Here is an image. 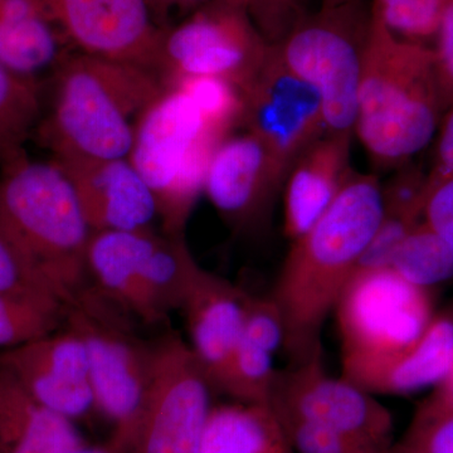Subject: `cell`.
Here are the masks:
<instances>
[{"instance_id":"obj_9","label":"cell","mask_w":453,"mask_h":453,"mask_svg":"<svg viewBox=\"0 0 453 453\" xmlns=\"http://www.w3.org/2000/svg\"><path fill=\"white\" fill-rule=\"evenodd\" d=\"M334 312L344 377L413 347L436 315L431 291L405 281L392 268L356 273Z\"/></svg>"},{"instance_id":"obj_5","label":"cell","mask_w":453,"mask_h":453,"mask_svg":"<svg viewBox=\"0 0 453 453\" xmlns=\"http://www.w3.org/2000/svg\"><path fill=\"white\" fill-rule=\"evenodd\" d=\"M226 136L178 88H164L140 115L129 160L153 192L164 234L183 237L211 155Z\"/></svg>"},{"instance_id":"obj_43","label":"cell","mask_w":453,"mask_h":453,"mask_svg":"<svg viewBox=\"0 0 453 453\" xmlns=\"http://www.w3.org/2000/svg\"><path fill=\"white\" fill-rule=\"evenodd\" d=\"M0 162H2V159H0Z\"/></svg>"},{"instance_id":"obj_15","label":"cell","mask_w":453,"mask_h":453,"mask_svg":"<svg viewBox=\"0 0 453 453\" xmlns=\"http://www.w3.org/2000/svg\"><path fill=\"white\" fill-rule=\"evenodd\" d=\"M11 372L42 405L74 423L96 413L88 351L67 325L19 347L0 350Z\"/></svg>"},{"instance_id":"obj_37","label":"cell","mask_w":453,"mask_h":453,"mask_svg":"<svg viewBox=\"0 0 453 453\" xmlns=\"http://www.w3.org/2000/svg\"><path fill=\"white\" fill-rule=\"evenodd\" d=\"M453 219V178L432 188L426 196L423 220L432 226Z\"/></svg>"},{"instance_id":"obj_4","label":"cell","mask_w":453,"mask_h":453,"mask_svg":"<svg viewBox=\"0 0 453 453\" xmlns=\"http://www.w3.org/2000/svg\"><path fill=\"white\" fill-rule=\"evenodd\" d=\"M371 14L354 133L375 163L401 168L442 120L434 49L396 37Z\"/></svg>"},{"instance_id":"obj_24","label":"cell","mask_w":453,"mask_h":453,"mask_svg":"<svg viewBox=\"0 0 453 453\" xmlns=\"http://www.w3.org/2000/svg\"><path fill=\"white\" fill-rule=\"evenodd\" d=\"M389 268L405 281L431 291L453 279V257L437 229L421 220L396 250Z\"/></svg>"},{"instance_id":"obj_31","label":"cell","mask_w":453,"mask_h":453,"mask_svg":"<svg viewBox=\"0 0 453 453\" xmlns=\"http://www.w3.org/2000/svg\"><path fill=\"white\" fill-rule=\"evenodd\" d=\"M296 453H390L320 425L277 413Z\"/></svg>"},{"instance_id":"obj_40","label":"cell","mask_w":453,"mask_h":453,"mask_svg":"<svg viewBox=\"0 0 453 453\" xmlns=\"http://www.w3.org/2000/svg\"><path fill=\"white\" fill-rule=\"evenodd\" d=\"M437 229L438 234L445 241L447 247L452 253L453 257V219L447 220V222L441 223L440 226H434Z\"/></svg>"},{"instance_id":"obj_14","label":"cell","mask_w":453,"mask_h":453,"mask_svg":"<svg viewBox=\"0 0 453 453\" xmlns=\"http://www.w3.org/2000/svg\"><path fill=\"white\" fill-rule=\"evenodd\" d=\"M65 42L85 55L154 71L164 29L148 0H32Z\"/></svg>"},{"instance_id":"obj_7","label":"cell","mask_w":453,"mask_h":453,"mask_svg":"<svg viewBox=\"0 0 453 453\" xmlns=\"http://www.w3.org/2000/svg\"><path fill=\"white\" fill-rule=\"evenodd\" d=\"M131 318L86 286L65 324L88 351L96 413L112 428L110 442L129 452L153 381L155 345L140 338Z\"/></svg>"},{"instance_id":"obj_18","label":"cell","mask_w":453,"mask_h":453,"mask_svg":"<svg viewBox=\"0 0 453 453\" xmlns=\"http://www.w3.org/2000/svg\"><path fill=\"white\" fill-rule=\"evenodd\" d=\"M250 295L234 283L204 270L188 294L180 311L187 340L211 388L223 393L232 357L242 335Z\"/></svg>"},{"instance_id":"obj_29","label":"cell","mask_w":453,"mask_h":453,"mask_svg":"<svg viewBox=\"0 0 453 453\" xmlns=\"http://www.w3.org/2000/svg\"><path fill=\"white\" fill-rule=\"evenodd\" d=\"M447 0H374L372 12L402 40L426 42L436 37Z\"/></svg>"},{"instance_id":"obj_35","label":"cell","mask_w":453,"mask_h":453,"mask_svg":"<svg viewBox=\"0 0 453 453\" xmlns=\"http://www.w3.org/2000/svg\"><path fill=\"white\" fill-rule=\"evenodd\" d=\"M434 40V67L441 106L445 113L453 105V0L446 2Z\"/></svg>"},{"instance_id":"obj_10","label":"cell","mask_w":453,"mask_h":453,"mask_svg":"<svg viewBox=\"0 0 453 453\" xmlns=\"http://www.w3.org/2000/svg\"><path fill=\"white\" fill-rule=\"evenodd\" d=\"M271 44L243 9L208 3L164 29L155 73L164 88L192 77H217L246 91Z\"/></svg>"},{"instance_id":"obj_16","label":"cell","mask_w":453,"mask_h":453,"mask_svg":"<svg viewBox=\"0 0 453 453\" xmlns=\"http://www.w3.org/2000/svg\"><path fill=\"white\" fill-rule=\"evenodd\" d=\"M285 181L265 145L247 131L226 136L217 146L204 193L226 225L244 234L265 222Z\"/></svg>"},{"instance_id":"obj_11","label":"cell","mask_w":453,"mask_h":453,"mask_svg":"<svg viewBox=\"0 0 453 453\" xmlns=\"http://www.w3.org/2000/svg\"><path fill=\"white\" fill-rule=\"evenodd\" d=\"M154 345L153 381L127 453H201L213 388L179 334Z\"/></svg>"},{"instance_id":"obj_6","label":"cell","mask_w":453,"mask_h":453,"mask_svg":"<svg viewBox=\"0 0 453 453\" xmlns=\"http://www.w3.org/2000/svg\"><path fill=\"white\" fill-rule=\"evenodd\" d=\"M86 267L95 291L148 326L180 311L203 271L184 235L154 229L94 232Z\"/></svg>"},{"instance_id":"obj_27","label":"cell","mask_w":453,"mask_h":453,"mask_svg":"<svg viewBox=\"0 0 453 453\" xmlns=\"http://www.w3.org/2000/svg\"><path fill=\"white\" fill-rule=\"evenodd\" d=\"M390 453H453V404L429 395Z\"/></svg>"},{"instance_id":"obj_33","label":"cell","mask_w":453,"mask_h":453,"mask_svg":"<svg viewBox=\"0 0 453 453\" xmlns=\"http://www.w3.org/2000/svg\"><path fill=\"white\" fill-rule=\"evenodd\" d=\"M421 220L414 217L384 213L380 226L357 262L356 273L389 268L396 250Z\"/></svg>"},{"instance_id":"obj_38","label":"cell","mask_w":453,"mask_h":453,"mask_svg":"<svg viewBox=\"0 0 453 453\" xmlns=\"http://www.w3.org/2000/svg\"><path fill=\"white\" fill-rule=\"evenodd\" d=\"M432 395L436 396L441 401L447 402V403L453 404V365L447 372L446 377L437 384Z\"/></svg>"},{"instance_id":"obj_1","label":"cell","mask_w":453,"mask_h":453,"mask_svg":"<svg viewBox=\"0 0 453 453\" xmlns=\"http://www.w3.org/2000/svg\"><path fill=\"white\" fill-rule=\"evenodd\" d=\"M384 216L377 177L353 172L326 213L292 241L271 299L285 325L288 365L323 357V329Z\"/></svg>"},{"instance_id":"obj_42","label":"cell","mask_w":453,"mask_h":453,"mask_svg":"<svg viewBox=\"0 0 453 453\" xmlns=\"http://www.w3.org/2000/svg\"><path fill=\"white\" fill-rule=\"evenodd\" d=\"M149 4L151 5L154 14L160 16V14L165 13L168 11V0H148Z\"/></svg>"},{"instance_id":"obj_41","label":"cell","mask_w":453,"mask_h":453,"mask_svg":"<svg viewBox=\"0 0 453 453\" xmlns=\"http://www.w3.org/2000/svg\"><path fill=\"white\" fill-rule=\"evenodd\" d=\"M362 2L363 0H321V8H338Z\"/></svg>"},{"instance_id":"obj_8","label":"cell","mask_w":453,"mask_h":453,"mask_svg":"<svg viewBox=\"0 0 453 453\" xmlns=\"http://www.w3.org/2000/svg\"><path fill=\"white\" fill-rule=\"evenodd\" d=\"M371 17L362 3L320 8L275 44L283 64L320 96L326 134L354 133Z\"/></svg>"},{"instance_id":"obj_25","label":"cell","mask_w":453,"mask_h":453,"mask_svg":"<svg viewBox=\"0 0 453 453\" xmlns=\"http://www.w3.org/2000/svg\"><path fill=\"white\" fill-rule=\"evenodd\" d=\"M70 306L56 297L0 294V350L61 329Z\"/></svg>"},{"instance_id":"obj_21","label":"cell","mask_w":453,"mask_h":453,"mask_svg":"<svg viewBox=\"0 0 453 453\" xmlns=\"http://www.w3.org/2000/svg\"><path fill=\"white\" fill-rule=\"evenodd\" d=\"M85 445L76 423L35 401L0 368V453H70Z\"/></svg>"},{"instance_id":"obj_20","label":"cell","mask_w":453,"mask_h":453,"mask_svg":"<svg viewBox=\"0 0 453 453\" xmlns=\"http://www.w3.org/2000/svg\"><path fill=\"white\" fill-rule=\"evenodd\" d=\"M452 365L453 306L434 315L422 338L408 350L342 377L374 395H404L436 387Z\"/></svg>"},{"instance_id":"obj_22","label":"cell","mask_w":453,"mask_h":453,"mask_svg":"<svg viewBox=\"0 0 453 453\" xmlns=\"http://www.w3.org/2000/svg\"><path fill=\"white\" fill-rule=\"evenodd\" d=\"M64 38L32 0H0V65L26 81L65 58Z\"/></svg>"},{"instance_id":"obj_39","label":"cell","mask_w":453,"mask_h":453,"mask_svg":"<svg viewBox=\"0 0 453 453\" xmlns=\"http://www.w3.org/2000/svg\"><path fill=\"white\" fill-rule=\"evenodd\" d=\"M70 453H127L120 447L113 445L112 442H107L105 445L92 446L86 443L85 446L80 447V449H74Z\"/></svg>"},{"instance_id":"obj_17","label":"cell","mask_w":453,"mask_h":453,"mask_svg":"<svg viewBox=\"0 0 453 453\" xmlns=\"http://www.w3.org/2000/svg\"><path fill=\"white\" fill-rule=\"evenodd\" d=\"M58 164L73 183L92 232L154 229L159 219L157 201L129 157Z\"/></svg>"},{"instance_id":"obj_23","label":"cell","mask_w":453,"mask_h":453,"mask_svg":"<svg viewBox=\"0 0 453 453\" xmlns=\"http://www.w3.org/2000/svg\"><path fill=\"white\" fill-rule=\"evenodd\" d=\"M201 453H296L270 404L213 405Z\"/></svg>"},{"instance_id":"obj_32","label":"cell","mask_w":453,"mask_h":453,"mask_svg":"<svg viewBox=\"0 0 453 453\" xmlns=\"http://www.w3.org/2000/svg\"><path fill=\"white\" fill-rule=\"evenodd\" d=\"M426 196L427 173L410 165V163L401 166L395 177L386 186H381L384 213L423 219Z\"/></svg>"},{"instance_id":"obj_28","label":"cell","mask_w":453,"mask_h":453,"mask_svg":"<svg viewBox=\"0 0 453 453\" xmlns=\"http://www.w3.org/2000/svg\"><path fill=\"white\" fill-rule=\"evenodd\" d=\"M169 88L183 89L201 109L214 129L225 135L243 121L244 95L234 83L217 77H192Z\"/></svg>"},{"instance_id":"obj_36","label":"cell","mask_w":453,"mask_h":453,"mask_svg":"<svg viewBox=\"0 0 453 453\" xmlns=\"http://www.w3.org/2000/svg\"><path fill=\"white\" fill-rule=\"evenodd\" d=\"M438 130L434 163L427 173V193L437 184L453 178V105L443 113Z\"/></svg>"},{"instance_id":"obj_13","label":"cell","mask_w":453,"mask_h":453,"mask_svg":"<svg viewBox=\"0 0 453 453\" xmlns=\"http://www.w3.org/2000/svg\"><path fill=\"white\" fill-rule=\"evenodd\" d=\"M243 95L247 131L288 178L297 157L326 134L320 96L283 64L275 44Z\"/></svg>"},{"instance_id":"obj_3","label":"cell","mask_w":453,"mask_h":453,"mask_svg":"<svg viewBox=\"0 0 453 453\" xmlns=\"http://www.w3.org/2000/svg\"><path fill=\"white\" fill-rule=\"evenodd\" d=\"M154 71L80 53L57 68L42 135L55 162L127 159L138 119L162 94Z\"/></svg>"},{"instance_id":"obj_19","label":"cell","mask_w":453,"mask_h":453,"mask_svg":"<svg viewBox=\"0 0 453 453\" xmlns=\"http://www.w3.org/2000/svg\"><path fill=\"white\" fill-rule=\"evenodd\" d=\"M353 134H325L297 157L285 187L283 234L297 240L332 207L353 174Z\"/></svg>"},{"instance_id":"obj_2","label":"cell","mask_w":453,"mask_h":453,"mask_svg":"<svg viewBox=\"0 0 453 453\" xmlns=\"http://www.w3.org/2000/svg\"><path fill=\"white\" fill-rule=\"evenodd\" d=\"M0 237L71 305L86 288L92 232L64 168L22 150L2 160Z\"/></svg>"},{"instance_id":"obj_26","label":"cell","mask_w":453,"mask_h":453,"mask_svg":"<svg viewBox=\"0 0 453 453\" xmlns=\"http://www.w3.org/2000/svg\"><path fill=\"white\" fill-rule=\"evenodd\" d=\"M40 112L38 85L19 79L0 65V159L22 150Z\"/></svg>"},{"instance_id":"obj_34","label":"cell","mask_w":453,"mask_h":453,"mask_svg":"<svg viewBox=\"0 0 453 453\" xmlns=\"http://www.w3.org/2000/svg\"><path fill=\"white\" fill-rule=\"evenodd\" d=\"M0 294L14 295V296L56 297L64 301L56 292L50 290L46 283L35 276L31 268L27 266L23 259L12 249L11 244L2 237H0Z\"/></svg>"},{"instance_id":"obj_30","label":"cell","mask_w":453,"mask_h":453,"mask_svg":"<svg viewBox=\"0 0 453 453\" xmlns=\"http://www.w3.org/2000/svg\"><path fill=\"white\" fill-rule=\"evenodd\" d=\"M214 2L243 9L270 44L281 42L301 18L308 14L306 0H168V7L195 11Z\"/></svg>"},{"instance_id":"obj_12","label":"cell","mask_w":453,"mask_h":453,"mask_svg":"<svg viewBox=\"0 0 453 453\" xmlns=\"http://www.w3.org/2000/svg\"><path fill=\"white\" fill-rule=\"evenodd\" d=\"M270 405L288 414L392 452L393 417L374 395L325 371L323 357L277 369Z\"/></svg>"}]
</instances>
